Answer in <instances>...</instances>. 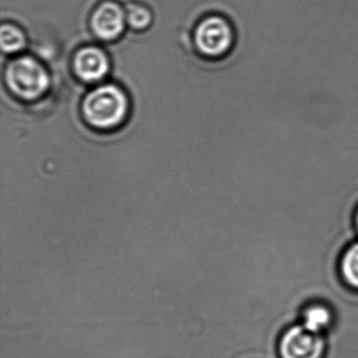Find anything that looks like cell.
Masks as SVG:
<instances>
[{
	"mask_svg": "<svg viewBox=\"0 0 358 358\" xmlns=\"http://www.w3.org/2000/svg\"><path fill=\"white\" fill-rule=\"evenodd\" d=\"M129 101L125 92L118 85H100L85 96L83 115L85 122L98 131H114L129 116Z\"/></svg>",
	"mask_w": 358,
	"mask_h": 358,
	"instance_id": "obj_1",
	"label": "cell"
},
{
	"mask_svg": "<svg viewBox=\"0 0 358 358\" xmlns=\"http://www.w3.org/2000/svg\"><path fill=\"white\" fill-rule=\"evenodd\" d=\"M5 80L10 92L24 101L41 99L51 85L45 66L31 56L12 59L6 68Z\"/></svg>",
	"mask_w": 358,
	"mask_h": 358,
	"instance_id": "obj_2",
	"label": "cell"
},
{
	"mask_svg": "<svg viewBox=\"0 0 358 358\" xmlns=\"http://www.w3.org/2000/svg\"><path fill=\"white\" fill-rule=\"evenodd\" d=\"M194 45L203 56L220 58L226 55L234 45V30L221 16L213 15L203 20L194 31Z\"/></svg>",
	"mask_w": 358,
	"mask_h": 358,
	"instance_id": "obj_3",
	"label": "cell"
},
{
	"mask_svg": "<svg viewBox=\"0 0 358 358\" xmlns=\"http://www.w3.org/2000/svg\"><path fill=\"white\" fill-rule=\"evenodd\" d=\"M278 348L280 358H324L327 341L324 334L310 332L297 322L282 332Z\"/></svg>",
	"mask_w": 358,
	"mask_h": 358,
	"instance_id": "obj_4",
	"label": "cell"
},
{
	"mask_svg": "<svg viewBox=\"0 0 358 358\" xmlns=\"http://www.w3.org/2000/svg\"><path fill=\"white\" fill-rule=\"evenodd\" d=\"M127 24L124 8L114 0H106L98 5L92 13V31L103 41L118 39L124 32Z\"/></svg>",
	"mask_w": 358,
	"mask_h": 358,
	"instance_id": "obj_5",
	"label": "cell"
},
{
	"mask_svg": "<svg viewBox=\"0 0 358 358\" xmlns=\"http://www.w3.org/2000/svg\"><path fill=\"white\" fill-rule=\"evenodd\" d=\"M73 69L75 75L83 83H99L110 72V59L103 50L89 45L78 50L75 54Z\"/></svg>",
	"mask_w": 358,
	"mask_h": 358,
	"instance_id": "obj_6",
	"label": "cell"
},
{
	"mask_svg": "<svg viewBox=\"0 0 358 358\" xmlns=\"http://www.w3.org/2000/svg\"><path fill=\"white\" fill-rule=\"evenodd\" d=\"M334 320V311L328 303L313 301L301 310L299 322L310 332L324 334L330 330Z\"/></svg>",
	"mask_w": 358,
	"mask_h": 358,
	"instance_id": "obj_7",
	"label": "cell"
},
{
	"mask_svg": "<svg viewBox=\"0 0 358 358\" xmlns=\"http://www.w3.org/2000/svg\"><path fill=\"white\" fill-rule=\"evenodd\" d=\"M339 273L349 288L358 291V240L343 250L339 259Z\"/></svg>",
	"mask_w": 358,
	"mask_h": 358,
	"instance_id": "obj_8",
	"label": "cell"
},
{
	"mask_svg": "<svg viewBox=\"0 0 358 358\" xmlns=\"http://www.w3.org/2000/svg\"><path fill=\"white\" fill-rule=\"evenodd\" d=\"M27 37L24 31L13 24H3L0 29V45L3 53L13 55L26 48Z\"/></svg>",
	"mask_w": 358,
	"mask_h": 358,
	"instance_id": "obj_9",
	"label": "cell"
},
{
	"mask_svg": "<svg viewBox=\"0 0 358 358\" xmlns=\"http://www.w3.org/2000/svg\"><path fill=\"white\" fill-rule=\"evenodd\" d=\"M127 24L135 31H144L150 28L152 22V11L140 3H129L125 7Z\"/></svg>",
	"mask_w": 358,
	"mask_h": 358,
	"instance_id": "obj_10",
	"label": "cell"
},
{
	"mask_svg": "<svg viewBox=\"0 0 358 358\" xmlns=\"http://www.w3.org/2000/svg\"><path fill=\"white\" fill-rule=\"evenodd\" d=\"M354 225H355L356 230L358 232V208L356 209L355 213H354Z\"/></svg>",
	"mask_w": 358,
	"mask_h": 358,
	"instance_id": "obj_11",
	"label": "cell"
}]
</instances>
